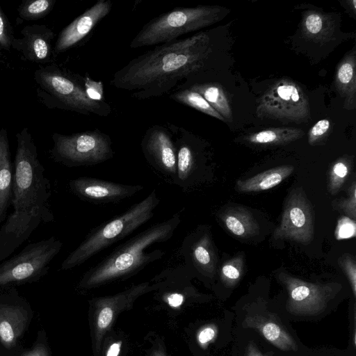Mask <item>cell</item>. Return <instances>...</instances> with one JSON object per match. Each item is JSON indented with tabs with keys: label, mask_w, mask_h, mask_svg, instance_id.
<instances>
[{
	"label": "cell",
	"mask_w": 356,
	"mask_h": 356,
	"mask_svg": "<svg viewBox=\"0 0 356 356\" xmlns=\"http://www.w3.org/2000/svg\"><path fill=\"white\" fill-rule=\"evenodd\" d=\"M356 58L353 50L346 55L338 65L334 85L343 98L344 107L353 109L356 104Z\"/></svg>",
	"instance_id": "ffe728a7"
},
{
	"label": "cell",
	"mask_w": 356,
	"mask_h": 356,
	"mask_svg": "<svg viewBox=\"0 0 356 356\" xmlns=\"http://www.w3.org/2000/svg\"><path fill=\"white\" fill-rule=\"evenodd\" d=\"M13 162L11 161L7 129L0 130V224L11 205Z\"/></svg>",
	"instance_id": "ac0fdd59"
},
{
	"label": "cell",
	"mask_w": 356,
	"mask_h": 356,
	"mask_svg": "<svg viewBox=\"0 0 356 356\" xmlns=\"http://www.w3.org/2000/svg\"><path fill=\"white\" fill-rule=\"evenodd\" d=\"M184 300L183 294L178 292L170 293L167 296L168 303L172 307H179L183 303Z\"/></svg>",
	"instance_id": "74e56055"
},
{
	"label": "cell",
	"mask_w": 356,
	"mask_h": 356,
	"mask_svg": "<svg viewBox=\"0 0 356 356\" xmlns=\"http://www.w3.org/2000/svg\"><path fill=\"white\" fill-rule=\"evenodd\" d=\"M27 312L19 305L0 304V341L8 348L15 346L23 332Z\"/></svg>",
	"instance_id": "d6986e66"
},
{
	"label": "cell",
	"mask_w": 356,
	"mask_h": 356,
	"mask_svg": "<svg viewBox=\"0 0 356 356\" xmlns=\"http://www.w3.org/2000/svg\"><path fill=\"white\" fill-rule=\"evenodd\" d=\"M216 335V329L212 326H208L202 329L197 337L199 342L205 345L211 341Z\"/></svg>",
	"instance_id": "8d00e7d4"
},
{
	"label": "cell",
	"mask_w": 356,
	"mask_h": 356,
	"mask_svg": "<svg viewBox=\"0 0 356 356\" xmlns=\"http://www.w3.org/2000/svg\"><path fill=\"white\" fill-rule=\"evenodd\" d=\"M85 92L88 97L97 102H104V85L102 81H95L89 76L83 78Z\"/></svg>",
	"instance_id": "e575fe53"
},
{
	"label": "cell",
	"mask_w": 356,
	"mask_h": 356,
	"mask_svg": "<svg viewBox=\"0 0 356 356\" xmlns=\"http://www.w3.org/2000/svg\"><path fill=\"white\" fill-rule=\"evenodd\" d=\"M356 235L355 220L343 216L338 219L334 232L337 240H343L355 237Z\"/></svg>",
	"instance_id": "836d02e7"
},
{
	"label": "cell",
	"mask_w": 356,
	"mask_h": 356,
	"mask_svg": "<svg viewBox=\"0 0 356 356\" xmlns=\"http://www.w3.org/2000/svg\"><path fill=\"white\" fill-rule=\"evenodd\" d=\"M51 159L68 168L102 163L113 156L109 136L95 129L71 135L54 133Z\"/></svg>",
	"instance_id": "52a82bcc"
},
{
	"label": "cell",
	"mask_w": 356,
	"mask_h": 356,
	"mask_svg": "<svg viewBox=\"0 0 356 356\" xmlns=\"http://www.w3.org/2000/svg\"><path fill=\"white\" fill-rule=\"evenodd\" d=\"M170 98L177 102L194 108L203 113L225 122L220 114L201 95L191 89H185L175 92L170 95Z\"/></svg>",
	"instance_id": "484cf974"
},
{
	"label": "cell",
	"mask_w": 356,
	"mask_h": 356,
	"mask_svg": "<svg viewBox=\"0 0 356 356\" xmlns=\"http://www.w3.org/2000/svg\"><path fill=\"white\" fill-rule=\"evenodd\" d=\"M330 122L327 119L318 121L309 130L308 134V142L309 145H314L318 143L327 133L330 129Z\"/></svg>",
	"instance_id": "d590c367"
},
{
	"label": "cell",
	"mask_w": 356,
	"mask_h": 356,
	"mask_svg": "<svg viewBox=\"0 0 356 356\" xmlns=\"http://www.w3.org/2000/svg\"><path fill=\"white\" fill-rule=\"evenodd\" d=\"M54 0L25 1L17 10L19 16L24 20H37L47 16L54 6Z\"/></svg>",
	"instance_id": "83f0119b"
},
{
	"label": "cell",
	"mask_w": 356,
	"mask_h": 356,
	"mask_svg": "<svg viewBox=\"0 0 356 356\" xmlns=\"http://www.w3.org/2000/svg\"><path fill=\"white\" fill-rule=\"evenodd\" d=\"M101 302L104 305L98 313L97 320V333L99 334L109 327L114 317L113 298L104 299Z\"/></svg>",
	"instance_id": "4dcf8cb0"
},
{
	"label": "cell",
	"mask_w": 356,
	"mask_h": 356,
	"mask_svg": "<svg viewBox=\"0 0 356 356\" xmlns=\"http://www.w3.org/2000/svg\"><path fill=\"white\" fill-rule=\"evenodd\" d=\"M284 203L281 221L274 231L273 238L309 244L314 235V211L302 188L291 190Z\"/></svg>",
	"instance_id": "8fae6325"
},
{
	"label": "cell",
	"mask_w": 356,
	"mask_h": 356,
	"mask_svg": "<svg viewBox=\"0 0 356 356\" xmlns=\"http://www.w3.org/2000/svg\"><path fill=\"white\" fill-rule=\"evenodd\" d=\"M334 31V22L327 15L309 11L303 17L302 32L307 39L324 43L332 38Z\"/></svg>",
	"instance_id": "603a6c76"
},
{
	"label": "cell",
	"mask_w": 356,
	"mask_h": 356,
	"mask_svg": "<svg viewBox=\"0 0 356 356\" xmlns=\"http://www.w3.org/2000/svg\"><path fill=\"white\" fill-rule=\"evenodd\" d=\"M229 10L219 6L177 8L147 22L130 43L138 48L177 40L179 36L213 24L225 17Z\"/></svg>",
	"instance_id": "8992f818"
},
{
	"label": "cell",
	"mask_w": 356,
	"mask_h": 356,
	"mask_svg": "<svg viewBox=\"0 0 356 356\" xmlns=\"http://www.w3.org/2000/svg\"><path fill=\"white\" fill-rule=\"evenodd\" d=\"M353 165V161L349 158H340L331 166L327 179V190L334 195L338 193L347 177H348Z\"/></svg>",
	"instance_id": "4316f807"
},
{
	"label": "cell",
	"mask_w": 356,
	"mask_h": 356,
	"mask_svg": "<svg viewBox=\"0 0 356 356\" xmlns=\"http://www.w3.org/2000/svg\"><path fill=\"white\" fill-rule=\"evenodd\" d=\"M224 226L232 234L247 238L257 234L259 225L252 214L241 207L229 208L219 214Z\"/></svg>",
	"instance_id": "7402d4cb"
},
{
	"label": "cell",
	"mask_w": 356,
	"mask_h": 356,
	"mask_svg": "<svg viewBox=\"0 0 356 356\" xmlns=\"http://www.w3.org/2000/svg\"><path fill=\"white\" fill-rule=\"evenodd\" d=\"M121 343L117 342L113 343L108 348L106 356H118L120 351Z\"/></svg>",
	"instance_id": "60d3db41"
},
{
	"label": "cell",
	"mask_w": 356,
	"mask_h": 356,
	"mask_svg": "<svg viewBox=\"0 0 356 356\" xmlns=\"http://www.w3.org/2000/svg\"><path fill=\"white\" fill-rule=\"evenodd\" d=\"M256 113L262 119L306 123L310 118V107L307 95L296 83L281 79L264 93Z\"/></svg>",
	"instance_id": "9c48e42d"
},
{
	"label": "cell",
	"mask_w": 356,
	"mask_h": 356,
	"mask_svg": "<svg viewBox=\"0 0 356 356\" xmlns=\"http://www.w3.org/2000/svg\"><path fill=\"white\" fill-rule=\"evenodd\" d=\"M180 211L170 218L157 222L116 247L109 254L91 266L83 275L80 286L92 288L136 274L149 264L161 259L163 250H147L172 236L181 218Z\"/></svg>",
	"instance_id": "7a4b0ae2"
},
{
	"label": "cell",
	"mask_w": 356,
	"mask_h": 356,
	"mask_svg": "<svg viewBox=\"0 0 356 356\" xmlns=\"http://www.w3.org/2000/svg\"><path fill=\"white\" fill-rule=\"evenodd\" d=\"M68 186L80 200L96 204L118 203L143 189L141 185L118 184L89 177L71 179Z\"/></svg>",
	"instance_id": "7c38bea8"
},
{
	"label": "cell",
	"mask_w": 356,
	"mask_h": 356,
	"mask_svg": "<svg viewBox=\"0 0 356 356\" xmlns=\"http://www.w3.org/2000/svg\"><path fill=\"white\" fill-rule=\"evenodd\" d=\"M21 37L14 39L12 49L18 51L22 58L35 63H48L56 56L53 47L54 32L44 24L24 26Z\"/></svg>",
	"instance_id": "9a60e30c"
},
{
	"label": "cell",
	"mask_w": 356,
	"mask_h": 356,
	"mask_svg": "<svg viewBox=\"0 0 356 356\" xmlns=\"http://www.w3.org/2000/svg\"><path fill=\"white\" fill-rule=\"evenodd\" d=\"M278 278L288 293L286 309L294 315L321 314L341 288L337 283L308 282L285 273H280Z\"/></svg>",
	"instance_id": "30bf717a"
},
{
	"label": "cell",
	"mask_w": 356,
	"mask_h": 356,
	"mask_svg": "<svg viewBox=\"0 0 356 356\" xmlns=\"http://www.w3.org/2000/svg\"><path fill=\"white\" fill-rule=\"evenodd\" d=\"M34 80L40 102L48 108L76 111L83 114L93 113L106 117L111 113L105 102L89 99L85 92L83 81L76 75L56 65H47L36 70Z\"/></svg>",
	"instance_id": "5b68a950"
},
{
	"label": "cell",
	"mask_w": 356,
	"mask_h": 356,
	"mask_svg": "<svg viewBox=\"0 0 356 356\" xmlns=\"http://www.w3.org/2000/svg\"><path fill=\"white\" fill-rule=\"evenodd\" d=\"M179 254L186 270H194L209 278L215 276L218 257L208 229L198 228L187 235L182 241Z\"/></svg>",
	"instance_id": "4fadbf2b"
},
{
	"label": "cell",
	"mask_w": 356,
	"mask_h": 356,
	"mask_svg": "<svg viewBox=\"0 0 356 356\" xmlns=\"http://www.w3.org/2000/svg\"><path fill=\"white\" fill-rule=\"evenodd\" d=\"M62 248L63 243L55 236L28 244L0 263V287L39 280L47 273Z\"/></svg>",
	"instance_id": "ba28073f"
},
{
	"label": "cell",
	"mask_w": 356,
	"mask_h": 356,
	"mask_svg": "<svg viewBox=\"0 0 356 356\" xmlns=\"http://www.w3.org/2000/svg\"><path fill=\"white\" fill-rule=\"evenodd\" d=\"M305 133L296 127L270 128L249 135L246 140L257 145H285L301 138Z\"/></svg>",
	"instance_id": "d4e9b609"
},
{
	"label": "cell",
	"mask_w": 356,
	"mask_h": 356,
	"mask_svg": "<svg viewBox=\"0 0 356 356\" xmlns=\"http://www.w3.org/2000/svg\"><path fill=\"white\" fill-rule=\"evenodd\" d=\"M189 89L201 95L220 114L225 122H232L230 104L220 84L218 83L195 84Z\"/></svg>",
	"instance_id": "cb8c5ba5"
},
{
	"label": "cell",
	"mask_w": 356,
	"mask_h": 356,
	"mask_svg": "<svg viewBox=\"0 0 356 356\" xmlns=\"http://www.w3.org/2000/svg\"><path fill=\"white\" fill-rule=\"evenodd\" d=\"M22 356H49L47 349L43 344H38L30 351L25 352Z\"/></svg>",
	"instance_id": "f35d334b"
},
{
	"label": "cell",
	"mask_w": 356,
	"mask_h": 356,
	"mask_svg": "<svg viewBox=\"0 0 356 356\" xmlns=\"http://www.w3.org/2000/svg\"><path fill=\"white\" fill-rule=\"evenodd\" d=\"M246 356H272V354L261 353L255 343L250 341L247 346Z\"/></svg>",
	"instance_id": "ab89813d"
},
{
	"label": "cell",
	"mask_w": 356,
	"mask_h": 356,
	"mask_svg": "<svg viewBox=\"0 0 356 356\" xmlns=\"http://www.w3.org/2000/svg\"><path fill=\"white\" fill-rule=\"evenodd\" d=\"M154 356H163V355H161V354H159V353H157V354L154 355Z\"/></svg>",
	"instance_id": "b9f144b4"
},
{
	"label": "cell",
	"mask_w": 356,
	"mask_h": 356,
	"mask_svg": "<svg viewBox=\"0 0 356 356\" xmlns=\"http://www.w3.org/2000/svg\"><path fill=\"white\" fill-rule=\"evenodd\" d=\"M294 168L291 165H283L268 169L249 179H238L236 188L241 193H252L272 188L291 175Z\"/></svg>",
	"instance_id": "44dd1931"
},
{
	"label": "cell",
	"mask_w": 356,
	"mask_h": 356,
	"mask_svg": "<svg viewBox=\"0 0 356 356\" xmlns=\"http://www.w3.org/2000/svg\"><path fill=\"white\" fill-rule=\"evenodd\" d=\"M11 205L15 216L41 214L54 220L49 200L51 183L38 158L37 147L27 127L16 134Z\"/></svg>",
	"instance_id": "3957f363"
},
{
	"label": "cell",
	"mask_w": 356,
	"mask_h": 356,
	"mask_svg": "<svg viewBox=\"0 0 356 356\" xmlns=\"http://www.w3.org/2000/svg\"><path fill=\"white\" fill-rule=\"evenodd\" d=\"M160 202L155 190L125 212L92 229L63 260L60 269L79 266L112 244L125 238L149 220Z\"/></svg>",
	"instance_id": "277c9868"
},
{
	"label": "cell",
	"mask_w": 356,
	"mask_h": 356,
	"mask_svg": "<svg viewBox=\"0 0 356 356\" xmlns=\"http://www.w3.org/2000/svg\"><path fill=\"white\" fill-rule=\"evenodd\" d=\"M141 146L152 168L165 181L174 184L177 174V149L169 134L163 128H152L144 136Z\"/></svg>",
	"instance_id": "5bb4252c"
},
{
	"label": "cell",
	"mask_w": 356,
	"mask_h": 356,
	"mask_svg": "<svg viewBox=\"0 0 356 356\" xmlns=\"http://www.w3.org/2000/svg\"><path fill=\"white\" fill-rule=\"evenodd\" d=\"M243 272L244 259L242 254H238L222 264L220 277L227 286L232 287L239 282Z\"/></svg>",
	"instance_id": "f1b7e54d"
},
{
	"label": "cell",
	"mask_w": 356,
	"mask_h": 356,
	"mask_svg": "<svg viewBox=\"0 0 356 356\" xmlns=\"http://www.w3.org/2000/svg\"><path fill=\"white\" fill-rule=\"evenodd\" d=\"M1 50H2V49H1V48L0 47V58H1V56H2Z\"/></svg>",
	"instance_id": "7bdbcfd3"
},
{
	"label": "cell",
	"mask_w": 356,
	"mask_h": 356,
	"mask_svg": "<svg viewBox=\"0 0 356 356\" xmlns=\"http://www.w3.org/2000/svg\"><path fill=\"white\" fill-rule=\"evenodd\" d=\"M333 207L342 213L346 216L355 220L356 219V183L353 181L348 188V197L337 200L332 202Z\"/></svg>",
	"instance_id": "f546056e"
},
{
	"label": "cell",
	"mask_w": 356,
	"mask_h": 356,
	"mask_svg": "<svg viewBox=\"0 0 356 356\" xmlns=\"http://www.w3.org/2000/svg\"><path fill=\"white\" fill-rule=\"evenodd\" d=\"M243 325L257 330L268 341L283 351L298 350L296 341L273 314L248 315L243 321Z\"/></svg>",
	"instance_id": "e0dca14e"
},
{
	"label": "cell",
	"mask_w": 356,
	"mask_h": 356,
	"mask_svg": "<svg viewBox=\"0 0 356 356\" xmlns=\"http://www.w3.org/2000/svg\"><path fill=\"white\" fill-rule=\"evenodd\" d=\"M338 263L351 286L354 296H356V261L353 256L344 254L338 259Z\"/></svg>",
	"instance_id": "d6a6232c"
},
{
	"label": "cell",
	"mask_w": 356,
	"mask_h": 356,
	"mask_svg": "<svg viewBox=\"0 0 356 356\" xmlns=\"http://www.w3.org/2000/svg\"><path fill=\"white\" fill-rule=\"evenodd\" d=\"M211 52L209 36L204 32L164 43L129 61L114 74L111 83L136 90L132 96L137 99L161 96L202 69Z\"/></svg>",
	"instance_id": "6da1fadb"
},
{
	"label": "cell",
	"mask_w": 356,
	"mask_h": 356,
	"mask_svg": "<svg viewBox=\"0 0 356 356\" xmlns=\"http://www.w3.org/2000/svg\"><path fill=\"white\" fill-rule=\"evenodd\" d=\"M110 0H99L77 17L59 33L54 44L55 54L75 46L111 11Z\"/></svg>",
	"instance_id": "2e32d148"
},
{
	"label": "cell",
	"mask_w": 356,
	"mask_h": 356,
	"mask_svg": "<svg viewBox=\"0 0 356 356\" xmlns=\"http://www.w3.org/2000/svg\"><path fill=\"white\" fill-rule=\"evenodd\" d=\"M14 39L12 26L0 6V47L1 49L10 51Z\"/></svg>",
	"instance_id": "1f68e13d"
}]
</instances>
